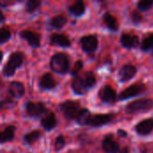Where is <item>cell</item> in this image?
Returning a JSON list of instances; mask_svg holds the SVG:
<instances>
[{
	"label": "cell",
	"instance_id": "cell-1",
	"mask_svg": "<svg viewBox=\"0 0 153 153\" xmlns=\"http://www.w3.org/2000/svg\"><path fill=\"white\" fill-rule=\"evenodd\" d=\"M51 69L57 74H65L69 70V58L67 55L64 53H57L54 55L50 59Z\"/></svg>",
	"mask_w": 153,
	"mask_h": 153
},
{
	"label": "cell",
	"instance_id": "cell-2",
	"mask_svg": "<svg viewBox=\"0 0 153 153\" xmlns=\"http://www.w3.org/2000/svg\"><path fill=\"white\" fill-rule=\"evenodd\" d=\"M23 62V55L19 52H13L10 55L8 61L3 68V74L4 76H12L14 74L17 68H19Z\"/></svg>",
	"mask_w": 153,
	"mask_h": 153
},
{
	"label": "cell",
	"instance_id": "cell-3",
	"mask_svg": "<svg viewBox=\"0 0 153 153\" xmlns=\"http://www.w3.org/2000/svg\"><path fill=\"white\" fill-rule=\"evenodd\" d=\"M60 108L64 116L68 119H76L82 110L79 103L72 100H66L65 102L62 103Z\"/></svg>",
	"mask_w": 153,
	"mask_h": 153
},
{
	"label": "cell",
	"instance_id": "cell-4",
	"mask_svg": "<svg viewBox=\"0 0 153 153\" xmlns=\"http://www.w3.org/2000/svg\"><path fill=\"white\" fill-rule=\"evenodd\" d=\"M152 108H153V100L149 99H142V100H134L126 106V111L129 113L147 111Z\"/></svg>",
	"mask_w": 153,
	"mask_h": 153
},
{
	"label": "cell",
	"instance_id": "cell-5",
	"mask_svg": "<svg viewBox=\"0 0 153 153\" xmlns=\"http://www.w3.org/2000/svg\"><path fill=\"white\" fill-rule=\"evenodd\" d=\"M145 90H146V87L143 83H135V84H133V85L129 86L128 88H126L125 91H123L120 93L119 99L122 100H127V99L134 98V97H135V96L140 95L141 93H143Z\"/></svg>",
	"mask_w": 153,
	"mask_h": 153
},
{
	"label": "cell",
	"instance_id": "cell-6",
	"mask_svg": "<svg viewBox=\"0 0 153 153\" xmlns=\"http://www.w3.org/2000/svg\"><path fill=\"white\" fill-rule=\"evenodd\" d=\"M26 113L29 117H38L46 112V106L42 102H27L25 106Z\"/></svg>",
	"mask_w": 153,
	"mask_h": 153
},
{
	"label": "cell",
	"instance_id": "cell-7",
	"mask_svg": "<svg viewBox=\"0 0 153 153\" xmlns=\"http://www.w3.org/2000/svg\"><path fill=\"white\" fill-rule=\"evenodd\" d=\"M114 118V115L112 114H98L91 117L89 126L93 127H100L110 123Z\"/></svg>",
	"mask_w": 153,
	"mask_h": 153
},
{
	"label": "cell",
	"instance_id": "cell-8",
	"mask_svg": "<svg viewBox=\"0 0 153 153\" xmlns=\"http://www.w3.org/2000/svg\"><path fill=\"white\" fill-rule=\"evenodd\" d=\"M20 36H21V38L25 39L30 46H31L33 48H38L40 45V36H39V34H38L34 31H31L29 30H24L20 32Z\"/></svg>",
	"mask_w": 153,
	"mask_h": 153
},
{
	"label": "cell",
	"instance_id": "cell-9",
	"mask_svg": "<svg viewBox=\"0 0 153 153\" xmlns=\"http://www.w3.org/2000/svg\"><path fill=\"white\" fill-rule=\"evenodd\" d=\"M100 98L106 103H115L117 99L116 91L109 85H105L100 91Z\"/></svg>",
	"mask_w": 153,
	"mask_h": 153
},
{
	"label": "cell",
	"instance_id": "cell-10",
	"mask_svg": "<svg viewBox=\"0 0 153 153\" xmlns=\"http://www.w3.org/2000/svg\"><path fill=\"white\" fill-rule=\"evenodd\" d=\"M81 45L85 52L91 53L97 49L98 39L94 35H87L81 39Z\"/></svg>",
	"mask_w": 153,
	"mask_h": 153
},
{
	"label": "cell",
	"instance_id": "cell-11",
	"mask_svg": "<svg viewBox=\"0 0 153 153\" xmlns=\"http://www.w3.org/2000/svg\"><path fill=\"white\" fill-rule=\"evenodd\" d=\"M136 74V68L133 65H125L119 71V79L121 82L131 80Z\"/></svg>",
	"mask_w": 153,
	"mask_h": 153
},
{
	"label": "cell",
	"instance_id": "cell-12",
	"mask_svg": "<svg viewBox=\"0 0 153 153\" xmlns=\"http://www.w3.org/2000/svg\"><path fill=\"white\" fill-rule=\"evenodd\" d=\"M50 44L54 46L67 48V47H70L71 41L65 34L54 33L50 36Z\"/></svg>",
	"mask_w": 153,
	"mask_h": 153
},
{
	"label": "cell",
	"instance_id": "cell-13",
	"mask_svg": "<svg viewBox=\"0 0 153 153\" xmlns=\"http://www.w3.org/2000/svg\"><path fill=\"white\" fill-rule=\"evenodd\" d=\"M153 129V119L148 118L145 120L141 121L136 126L135 130L136 132L141 135H147L152 133Z\"/></svg>",
	"mask_w": 153,
	"mask_h": 153
},
{
	"label": "cell",
	"instance_id": "cell-14",
	"mask_svg": "<svg viewBox=\"0 0 153 153\" xmlns=\"http://www.w3.org/2000/svg\"><path fill=\"white\" fill-rule=\"evenodd\" d=\"M139 39L135 35L129 33H123L121 36V44L126 48H134L138 46Z\"/></svg>",
	"mask_w": 153,
	"mask_h": 153
},
{
	"label": "cell",
	"instance_id": "cell-15",
	"mask_svg": "<svg viewBox=\"0 0 153 153\" xmlns=\"http://www.w3.org/2000/svg\"><path fill=\"white\" fill-rule=\"evenodd\" d=\"M56 118L53 112L47 113L41 119V126L46 131H50L56 126Z\"/></svg>",
	"mask_w": 153,
	"mask_h": 153
},
{
	"label": "cell",
	"instance_id": "cell-16",
	"mask_svg": "<svg viewBox=\"0 0 153 153\" xmlns=\"http://www.w3.org/2000/svg\"><path fill=\"white\" fill-rule=\"evenodd\" d=\"M102 148L106 153H119V145L111 136H107L103 140Z\"/></svg>",
	"mask_w": 153,
	"mask_h": 153
},
{
	"label": "cell",
	"instance_id": "cell-17",
	"mask_svg": "<svg viewBox=\"0 0 153 153\" xmlns=\"http://www.w3.org/2000/svg\"><path fill=\"white\" fill-rule=\"evenodd\" d=\"M72 88L73 91L79 95H83L87 92L88 91V87L85 84V82L82 78L80 77H74V79L73 80L72 82Z\"/></svg>",
	"mask_w": 153,
	"mask_h": 153
},
{
	"label": "cell",
	"instance_id": "cell-18",
	"mask_svg": "<svg viewBox=\"0 0 153 153\" xmlns=\"http://www.w3.org/2000/svg\"><path fill=\"white\" fill-rule=\"evenodd\" d=\"M8 91L10 95L13 98H16V99L22 98L24 94V86L22 83L19 82H13L10 83Z\"/></svg>",
	"mask_w": 153,
	"mask_h": 153
},
{
	"label": "cell",
	"instance_id": "cell-19",
	"mask_svg": "<svg viewBox=\"0 0 153 153\" xmlns=\"http://www.w3.org/2000/svg\"><path fill=\"white\" fill-rule=\"evenodd\" d=\"M56 81L52 74H45L41 76L39 79V86L40 88L44 90H50L56 87Z\"/></svg>",
	"mask_w": 153,
	"mask_h": 153
},
{
	"label": "cell",
	"instance_id": "cell-20",
	"mask_svg": "<svg viewBox=\"0 0 153 153\" xmlns=\"http://www.w3.org/2000/svg\"><path fill=\"white\" fill-rule=\"evenodd\" d=\"M14 133H15V127L13 126H7L2 133L0 135L1 138V143H4L6 142H11L13 140L14 138Z\"/></svg>",
	"mask_w": 153,
	"mask_h": 153
},
{
	"label": "cell",
	"instance_id": "cell-21",
	"mask_svg": "<svg viewBox=\"0 0 153 153\" xmlns=\"http://www.w3.org/2000/svg\"><path fill=\"white\" fill-rule=\"evenodd\" d=\"M69 11L74 16H81L85 12V5H84L83 2L77 1L69 6Z\"/></svg>",
	"mask_w": 153,
	"mask_h": 153
},
{
	"label": "cell",
	"instance_id": "cell-22",
	"mask_svg": "<svg viewBox=\"0 0 153 153\" xmlns=\"http://www.w3.org/2000/svg\"><path fill=\"white\" fill-rule=\"evenodd\" d=\"M103 22L107 25V27L111 30H117L118 29L117 19L109 13H106L103 15Z\"/></svg>",
	"mask_w": 153,
	"mask_h": 153
},
{
	"label": "cell",
	"instance_id": "cell-23",
	"mask_svg": "<svg viewBox=\"0 0 153 153\" xmlns=\"http://www.w3.org/2000/svg\"><path fill=\"white\" fill-rule=\"evenodd\" d=\"M67 22V19L65 16L62 15V14H59V15H56L55 17H53L50 21V24L51 26L54 28V29H56V30H60L62 29L65 24Z\"/></svg>",
	"mask_w": 153,
	"mask_h": 153
},
{
	"label": "cell",
	"instance_id": "cell-24",
	"mask_svg": "<svg viewBox=\"0 0 153 153\" xmlns=\"http://www.w3.org/2000/svg\"><path fill=\"white\" fill-rule=\"evenodd\" d=\"M91 117V116L88 109H82L80 114L78 115L76 120H77L78 124H80L82 126H85V125H89Z\"/></svg>",
	"mask_w": 153,
	"mask_h": 153
},
{
	"label": "cell",
	"instance_id": "cell-25",
	"mask_svg": "<svg viewBox=\"0 0 153 153\" xmlns=\"http://www.w3.org/2000/svg\"><path fill=\"white\" fill-rule=\"evenodd\" d=\"M83 80H84L85 84L87 85L88 89L92 88L96 84V77H95V74L91 71H88V72L85 73L84 77H83Z\"/></svg>",
	"mask_w": 153,
	"mask_h": 153
},
{
	"label": "cell",
	"instance_id": "cell-26",
	"mask_svg": "<svg viewBox=\"0 0 153 153\" xmlns=\"http://www.w3.org/2000/svg\"><path fill=\"white\" fill-rule=\"evenodd\" d=\"M41 134L39 131H32L27 134H25L24 136V141L28 143V144H33L39 137H40Z\"/></svg>",
	"mask_w": 153,
	"mask_h": 153
},
{
	"label": "cell",
	"instance_id": "cell-27",
	"mask_svg": "<svg viewBox=\"0 0 153 153\" xmlns=\"http://www.w3.org/2000/svg\"><path fill=\"white\" fill-rule=\"evenodd\" d=\"M153 47V33L149 34L147 37H145L142 42L141 48L143 51H148L151 49V48Z\"/></svg>",
	"mask_w": 153,
	"mask_h": 153
},
{
	"label": "cell",
	"instance_id": "cell-28",
	"mask_svg": "<svg viewBox=\"0 0 153 153\" xmlns=\"http://www.w3.org/2000/svg\"><path fill=\"white\" fill-rule=\"evenodd\" d=\"M41 2L38 1V0H29L26 3V10L29 13H33L34 11H36L39 5H40Z\"/></svg>",
	"mask_w": 153,
	"mask_h": 153
},
{
	"label": "cell",
	"instance_id": "cell-29",
	"mask_svg": "<svg viewBox=\"0 0 153 153\" xmlns=\"http://www.w3.org/2000/svg\"><path fill=\"white\" fill-rule=\"evenodd\" d=\"M11 37V32L8 28L6 27H2L0 29V43L4 44Z\"/></svg>",
	"mask_w": 153,
	"mask_h": 153
},
{
	"label": "cell",
	"instance_id": "cell-30",
	"mask_svg": "<svg viewBox=\"0 0 153 153\" xmlns=\"http://www.w3.org/2000/svg\"><path fill=\"white\" fill-rule=\"evenodd\" d=\"M153 5V1L151 0H143L140 1L137 4V7L141 10V11H148L150 10Z\"/></svg>",
	"mask_w": 153,
	"mask_h": 153
},
{
	"label": "cell",
	"instance_id": "cell-31",
	"mask_svg": "<svg viewBox=\"0 0 153 153\" xmlns=\"http://www.w3.org/2000/svg\"><path fill=\"white\" fill-rule=\"evenodd\" d=\"M54 145H55V150L56 152H59L60 150H62L65 147V140L64 136L63 135L57 136L56 141H55V144Z\"/></svg>",
	"mask_w": 153,
	"mask_h": 153
},
{
	"label": "cell",
	"instance_id": "cell-32",
	"mask_svg": "<svg viewBox=\"0 0 153 153\" xmlns=\"http://www.w3.org/2000/svg\"><path fill=\"white\" fill-rule=\"evenodd\" d=\"M82 66H83V63L82 60H78L75 62L73 69H72V75H74V77H76V75L78 74V73L82 69Z\"/></svg>",
	"mask_w": 153,
	"mask_h": 153
},
{
	"label": "cell",
	"instance_id": "cell-33",
	"mask_svg": "<svg viewBox=\"0 0 153 153\" xmlns=\"http://www.w3.org/2000/svg\"><path fill=\"white\" fill-rule=\"evenodd\" d=\"M131 18H132V21H133L134 23H140V22L143 21V16H142V14H141L138 11H136V10H134V11L132 12Z\"/></svg>",
	"mask_w": 153,
	"mask_h": 153
},
{
	"label": "cell",
	"instance_id": "cell-34",
	"mask_svg": "<svg viewBox=\"0 0 153 153\" xmlns=\"http://www.w3.org/2000/svg\"><path fill=\"white\" fill-rule=\"evenodd\" d=\"M117 134H118L119 136H121V137H126V136H127L126 132L124 131V130H122V129H119V130L117 131Z\"/></svg>",
	"mask_w": 153,
	"mask_h": 153
},
{
	"label": "cell",
	"instance_id": "cell-35",
	"mask_svg": "<svg viewBox=\"0 0 153 153\" xmlns=\"http://www.w3.org/2000/svg\"><path fill=\"white\" fill-rule=\"evenodd\" d=\"M119 153H129V149L126 148V147H125L121 151H119Z\"/></svg>",
	"mask_w": 153,
	"mask_h": 153
},
{
	"label": "cell",
	"instance_id": "cell-36",
	"mask_svg": "<svg viewBox=\"0 0 153 153\" xmlns=\"http://www.w3.org/2000/svg\"><path fill=\"white\" fill-rule=\"evenodd\" d=\"M0 15H1V22H4V14H3V13H0Z\"/></svg>",
	"mask_w": 153,
	"mask_h": 153
}]
</instances>
